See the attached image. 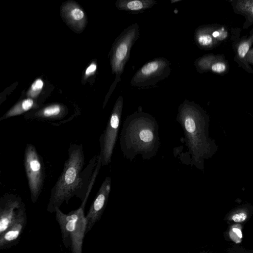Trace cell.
Masks as SVG:
<instances>
[{"instance_id":"18","label":"cell","mask_w":253,"mask_h":253,"mask_svg":"<svg viewBox=\"0 0 253 253\" xmlns=\"http://www.w3.org/2000/svg\"><path fill=\"white\" fill-rule=\"evenodd\" d=\"M43 85V82L41 79H38L32 85V90L33 91H40L42 89Z\"/></svg>"},{"instance_id":"8","label":"cell","mask_w":253,"mask_h":253,"mask_svg":"<svg viewBox=\"0 0 253 253\" xmlns=\"http://www.w3.org/2000/svg\"><path fill=\"white\" fill-rule=\"evenodd\" d=\"M170 61L165 58L153 59L137 72L131 80V85L141 89L155 86L170 76Z\"/></svg>"},{"instance_id":"3","label":"cell","mask_w":253,"mask_h":253,"mask_svg":"<svg viewBox=\"0 0 253 253\" xmlns=\"http://www.w3.org/2000/svg\"><path fill=\"white\" fill-rule=\"evenodd\" d=\"M120 145L124 157L130 161L138 155L144 160L155 157L161 146L155 118L140 110L126 117L121 132Z\"/></svg>"},{"instance_id":"4","label":"cell","mask_w":253,"mask_h":253,"mask_svg":"<svg viewBox=\"0 0 253 253\" xmlns=\"http://www.w3.org/2000/svg\"><path fill=\"white\" fill-rule=\"evenodd\" d=\"M85 202L77 210L68 214L59 208L56 209L55 219L60 228L63 245L71 249L72 253H83V246L86 232V220L84 215Z\"/></svg>"},{"instance_id":"9","label":"cell","mask_w":253,"mask_h":253,"mask_svg":"<svg viewBox=\"0 0 253 253\" xmlns=\"http://www.w3.org/2000/svg\"><path fill=\"white\" fill-rule=\"evenodd\" d=\"M24 202L18 195L8 194L0 199V235L13 224Z\"/></svg>"},{"instance_id":"11","label":"cell","mask_w":253,"mask_h":253,"mask_svg":"<svg viewBox=\"0 0 253 253\" xmlns=\"http://www.w3.org/2000/svg\"><path fill=\"white\" fill-rule=\"evenodd\" d=\"M27 223V217L25 203L12 226L0 235V250L10 249L17 245L22 238Z\"/></svg>"},{"instance_id":"17","label":"cell","mask_w":253,"mask_h":253,"mask_svg":"<svg viewBox=\"0 0 253 253\" xmlns=\"http://www.w3.org/2000/svg\"><path fill=\"white\" fill-rule=\"evenodd\" d=\"M73 18L76 21L81 20L84 17V12L80 9H74L71 13Z\"/></svg>"},{"instance_id":"14","label":"cell","mask_w":253,"mask_h":253,"mask_svg":"<svg viewBox=\"0 0 253 253\" xmlns=\"http://www.w3.org/2000/svg\"><path fill=\"white\" fill-rule=\"evenodd\" d=\"M34 104V101L32 99H26L9 110L0 119V121L21 115L29 111L33 107Z\"/></svg>"},{"instance_id":"20","label":"cell","mask_w":253,"mask_h":253,"mask_svg":"<svg viewBox=\"0 0 253 253\" xmlns=\"http://www.w3.org/2000/svg\"><path fill=\"white\" fill-rule=\"evenodd\" d=\"M213 37L216 38L220 36V32L218 31H215L212 33Z\"/></svg>"},{"instance_id":"1","label":"cell","mask_w":253,"mask_h":253,"mask_svg":"<svg viewBox=\"0 0 253 253\" xmlns=\"http://www.w3.org/2000/svg\"><path fill=\"white\" fill-rule=\"evenodd\" d=\"M68 158L66 161L62 172L51 191L47 211L55 213L57 208L75 196L82 202L88 201L90 194L101 166L100 156H95L84 172L85 163L84 152L82 145L72 144L69 150Z\"/></svg>"},{"instance_id":"7","label":"cell","mask_w":253,"mask_h":253,"mask_svg":"<svg viewBox=\"0 0 253 253\" xmlns=\"http://www.w3.org/2000/svg\"><path fill=\"white\" fill-rule=\"evenodd\" d=\"M123 105V97L120 96L115 104L106 127L100 138L101 152L99 156L102 166L108 165L111 161L118 137Z\"/></svg>"},{"instance_id":"5","label":"cell","mask_w":253,"mask_h":253,"mask_svg":"<svg viewBox=\"0 0 253 253\" xmlns=\"http://www.w3.org/2000/svg\"><path fill=\"white\" fill-rule=\"evenodd\" d=\"M140 36L139 25L135 24L125 29L115 41L111 58L112 73L116 76L115 84L120 81L126 63L129 60L131 49Z\"/></svg>"},{"instance_id":"19","label":"cell","mask_w":253,"mask_h":253,"mask_svg":"<svg viewBox=\"0 0 253 253\" xmlns=\"http://www.w3.org/2000/svg\"><path fill=\"white\" fill-rule=\"evenodd\" d=\"M97 70V66L94 63L91 65L89 68L87 69L86 72V75H89L93 73H94Z\"/></svg>"},{"instance_id":"12","label":"cell","mask_w":253,"mask_h":253,"mask_svg":"<svg viewBox=\"0 0 253 253\" xmlns=\"http://www.w3.org/2000/svg\"><path fill=\"white\" fill-rule=\"evenodd\" d=\"M156 3L154 0H119L116 5L120 10L137 14L152 8Z\"/></svg>"},{"instance_id":"16","label":"cell","mask_w":253,"mask_h":253,"mask_svg":"<svg viewBox=\"0 0 253 253\" xmlns=\"http://www.w3.org/2000/svg\"><path fill=\"white\" fill-rule=\"evenodd\" d=\"M229 237L234 242L238 243L241 242L242 238V234L240 225H234L230 229Z\"/></svg>"},{"instance_id":"2","label":"cell","mask_w":253,"mask_h":253,"mask_svg":"<svg viewBox=\"0 0 253 253\" xmlns=\"http://www.w3.org/2000/svg\"><path fill=\"white\" fill-rule=\"evenodd\" d=\"M176 121L183 131L184 141L191 156V164L204 171L206 160L217 152L219 146L209 136L210 117L207 112L194 101L185 100L178 108Z\"/></svg>"},{"instance_id":"15","label":"cell","mask_w":253,"mask_h":253,"mask_svg":"<svg viewBox=\"0 0 253 253\" xmlns=\"http://www.w3.org/2000/svg\"><path fill=\"white\" fill-rule=\"evenodd\" d=\"M249 215V207L247 205H243L231 211L226 219L237 223H243L247 220Z\"/></svg>"},{"instance_id":"10","label":"cell","mask_w":253,"mask_h":253,"mask_svg":"<svg viewBox=\"0 0 253 253\" xmlns=\"http://www.w3.org/2000/svg\"><path fill=\"white\" fill-rule=\"evenodd\" d=\"M111 179L107 177L102 182L97 196L85 216L87 227L86 235L101 219L106 206L111 191Z\"/></svg>"},{"instance_id":"22","label":"cell","mask_w":253,"mask_h":253,"mask_svg":"<svg viewBox=\"0 0 253 253\" xmlns=\"http://www.w3.org/2000/svg\"></svg>"},{"instance_id":"21","label":"cell","mask_w":253,"mask_h":253,"mask_svg":"<svg viewBox=\"0 0 253 253\" xmlns=\"http://www.w3.org/2000/svg\"><path fill=\"white\" fill-rule=\"evenodd\" d=\"M251 11H252V14H253V7H252V8Z\"/></svg>"},{"instance_id":"6","label":"cell","mask_w":253,"mask_h":253,"mask_svg":"<svg viewBox=\"0 0 253 253\" xmlns=\"http://www.w3.org/2000/svg\"><path fill=\"white\" fill-rule=\"evenodd\" d=\"M24 166L30 189L31 199L35 204L44 186L45 168L42 157L32 144L26 145L24 155Z\"/></svg>"},{"instance_id":"13","label":"cell","mask_w":253,"mask_h":253,"mask_svg":"<svg viewBox=\"0 0 253 253\" xmlns=\"http://www.w3.org/2000/svg\"><path fill=\"white\" fill-rule=\"evenodd\" d=\"M64 110L59 105L55 104L47 106L31 115L25 116L27 120L43 121H56L64 116Z\"/></svg>"}]
</instances>
